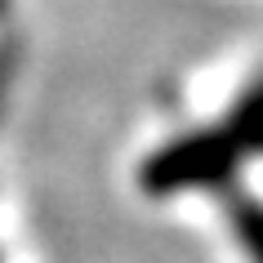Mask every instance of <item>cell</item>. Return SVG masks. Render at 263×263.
I'll return each instance as SVG.
<instances>
[{"instance_id":"6da1fadb","label":"cell","mask_w":263,"mask_h":263,"mask_svg":"<svg viewBox=\"0 0 263 263\" xmlns=\"http://www.w3.org/2000/svg\"><path fill=\"white\" fill-rule=\"evenodd\" d=\"M263 161V71L201 129L161 143L139 165V187L156 201L228 192L246 165Z\"/></svg>"},{"instance_id":"7a4b0ae2","label":"cell","mask_w":263,"mask_h":263,"mask_svg":"<svg viewBox=\"0 0 263 263\" xmlns=\"http://www.w3.org/2000/svg\"><path fill=\"white\" fill-rule=\"evenodd\" d=\"M228 232L246 263H263V201L228 196Z\"/></svg>"},{"instance_id":"3957f363","label":"cell","mask_w":263,"mask_h":263,"mask_svg":"<svg viewBox=\"0 0 263 263\" xmlns=\"http://www.w3.org/2000/svg\"><path fill=\"white\" fill-rule=\"evenodd\" d=\"M5 9H9V0H0V14H5Z\"/></svg>"},{"instance_id":"277c9868","label":"cell","mask_w":263,"mask_h":263,"mask_svg":"<svg viewBox=\"0 0 263 263\" xmlns=\"http://www.w3.org/2000/svg\"><path fill=\"white\" fill-rule=\"evenodd\" d=\"M0 263H5V259H0Z\"/></svg>"}]
</instances>
